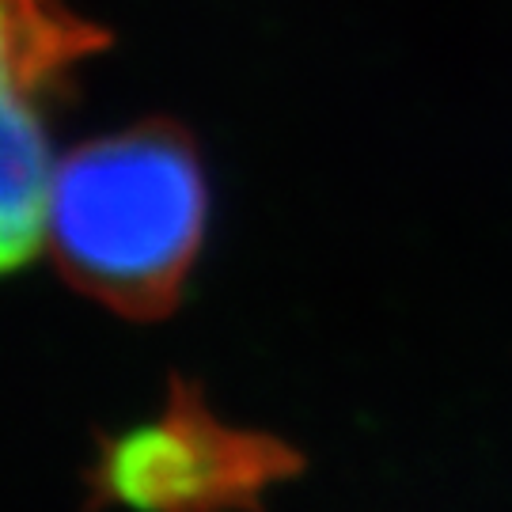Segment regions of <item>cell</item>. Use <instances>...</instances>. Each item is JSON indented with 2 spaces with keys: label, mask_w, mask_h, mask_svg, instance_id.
<instances>
[{
  "label": "cell",
  "mask_w": 512,
  "mask_h": 512,
  "mask_svg": "<svg viewBox=\"0 0 512 512\" xmlns=\"http://www.w3.org/2000/svg\"><path fill=\"white\" fill-rule=\"evenodd\" d=\"M209 217L186 141L126 129L57 156L46 251L84 293L114 308H160L190 274Z\"/></svg>",
  "instance_id": "obj_1"
},
{
  "label": "cell",
  "mask_w": 512,
  "mask_h": 512,
  "mask_svg": "<svg viewBox=\"0 0 512 512\" xmlns=\"http://www.w3.org/2000/svg\"><path fill=\"white\" fill-rule=\"evenodd\" d=\"M88 46L92 31L61 0H0V274L46 247L61 156L50 137V95Z\"/></svg>",
  "instance_id": "obj_2"
},
{
  "label": "cell",
  "mask_w": 512,
  "mask_h": 512,
  "mask_svg": "<svg viewBox=\"0 0 512 512\" xmlns=\"http://www.w3.org/2000/svg\"><path fill=\"white\" fill-rule=\"evenodd\" d=\"M274 471L277 459L255 440L194 410H171L110 444L103 486L137 512H220L247 501Z\"/></svg>",
  "instance_id": "obj_3"
}]
</instances>
